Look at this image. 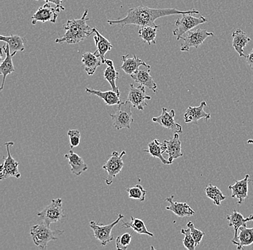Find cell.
Listing matches in <instances>:
<instances>
[{"label":"cell","instance_id":"6da1fadb","mask_svg":"<svg viewBox=\"0 0 253 250\" xmlns=\"http://www.w3.org/2000/svg\"><path fill=\"white\" fill-rule=\"evenodd\" d=\"M199 11L192 9L189 11H181L175 8L156 9L150 8L145 6H138L128 9L126 17L118 20H107L110 25H121L122 28L126 25H136L137 27L152 26L160 28V25L155 21L161 17L170 15H185V14H199Z\"/></svg>","mask_w":253,"mask_h":250},{"label":"cell","instance_id":"7a4b0ae2","mask_svg":"<svg viewBox=\"0 0 253 250\" xmlns=\"http://www.w3.org/2000/svg\"><path fill=\"white\" fill-rule=\"evenodd\" d=\"M88 11L85 10L83 16L78 20H68L66 24L63 26L66 30V33L63 37L57 39L55 43L57 44H79L84 41L86 38L91 36L94 32V29L86 24Z\"/></svg>","mask_w":253,"mask_h":250},{"label":"cell","instance_id":"3957f363","mask_svg":"<svg viewBox=\"0 0 253 250\" xmlns=\"http://www.w3.org/2000/svg\"><path fill=\"white\" fill-rule=\"evenodd\" d=\"M63 233L64 232L62 230H52L44 223L31 228V235L33 242L41 250H45L49 242L58 240Z\"/></svg>","mask_w":253,"mask_h":250},{"label":"cell","instance_id":"277c9868","mask_svg":"<svg viewBox=\"0 0 253 250\" xmlns=\"http://www.w3.org/2000/svg\"><path fill=\"white\" fill-rule=\"evenodd\" d=\"M62 203L63 200L61 199H53L50 205L38 213V216L42 220V223L50 227L52 224L58 222L66 218Z\"/></svg>","mask_w":253,"mask_h":250},{"label":"cell","instance_id":"5b68a950","mask_svg":"<svg viewBox=\"0 0 253 250\" xmlns=\"http://www.w3.org/2000/svg\"><path fill=\"white\" fill-rule=\"evenodd\" d=\"M132 104L126 100L118 105V109L115 113L110 114L113 125L116 129H130L131 124L134 122L132 118Z\"/></svg>","mask_w":253,"mask_h":250},{"label":"cell","instance_id":"8992f818","mask_svg":"<svg viewBox=\"0 0 253 250\" xmlns=\"http://www.w3.org/2000/svg\"><path fill=\"white\" fill-rule=\"evenodd\" d=\"M208 22L206 17L200 16L196 17L192 16L191 14H185L182 15L181 18L178 19L175 21V26L176 28L173 31V36L177 37V40H180L181 37L185 34V33L191 31L193 28L197 27V25L203 24V23Z\"/></svg>","mask_w":253,"mask_h":250},{"label":"cell","instance_id":"52a82bcc","mask_svg":"<svg viewBox=\"0 0 253 250\" xmlns=\"http://www.w3.org/2000/svg\"><path fill=\"white\" fill-rule=\"evenodd\" d=\"M213 36L214 33L207 31V30L201 29V28H197L194 31H189L186 36H182L180 39L183 41L180 50L184 52L189 51L191 47L198 49L205 42L207 38Z\"/></svg>","mask_w":253,"mask_h":250},{"label":"cell","instance_id":"ba28073f","mask_svg":"<svg viewBox=\"0 0 253 250\" xmlns=\"http://www.w3.org/2000/svg\"><path fill=\"white\" fill-rule=\"evenodd\" d=\"M123 218H124V216L120 213L116 221L110 224H107V225L99 224V223L95 222L94 221H91L90 222V227L94 232L95 238L101 242V245L102 246H106L111 242L113 241L114 236L112 233V229Z\"/></svg>","mask_w":253,"mask_h":250},{"label":"cell","instance_id":"9c48e42d","mask_svg":"<svg viewBox=\"0 0 253 250\" xmlns=\"http://www.w3.org/2000/svg\"><path fill=\"white\" fill-rule=\"evenodd\" d=\"M126 154V151H123L121 153L113 151L110 159L103 165V170H105L108 174V178L105 179L106 184L107 186H111L112 184L114 179L123 170L124 167L123 157Z\"/></svg>","mask_w":253,"mask_h":250},{"label":"cell","instance_id":"30bf717a","mask_svg":"<svg viewBox=\"0 0 253 250\" xmlns=\"http://www.w3.org/2000/svg\"><path fill=\"white\" fill-rule=\"evenodd\" d=\"M7 149V156H3L4 163L0 167V180H3L10 178V177H15L16 178H20L21 177V174L18 170L19 163L12 157L10 153V147L13 146L14 143L12 142H6L4 144Z\"/></svg>","mask_w":253,"mask_h":250},{"label":"cell","instance_id":"8fae6325","mask_svg":"<svg viewBox=\"0 0 253 250\" xmlns=\"http://www.w3.org/2000/svg\"><path fill=\"white\" fill-rule=\"evenodd\" d=\"M61 7L55 6L53 7L50 3L46 2L42 7H39L37 12L32 17V24L36 25L38 22H50V23H56L58 14L61 12Z\"/></svg>","mask_w":253,"mask_h":250},{"label":"cell","instance_id":"7c38bea8","mask_svg":"<svg viewBox=\"0 0 253 250\" xmlns=\"http://www.w3.org/2000/svg\"><path fill=\"white\" fill-rule=\"evenodd\" d=\"M147 100H151V97L147 96L145 86L142 85L134 86L132 84H130V89L126 100L132 104V107L142 111L144 107L148 105V103L145 102Z\"/></svg>","mask_w":253,"mask_h":250},{"label":"cell","instance_id":"4fadbf2b","mask_svg":"<svg viewBox=\"0 0 253 250\" xmlns=\"http://www.w3.org/2000/svg\"><path fill=\"white\" fill-rule=\"evenodd\" d=\"M175 115V110H171L170 112H169L167 108L163 107L162 114L160 116L153 117L152 120L155 123L161 125L163 127L171 130L175 133H180L181 134L183 132V129H182L181 125L175 122V119H174Z\"/></svg>","mask_w":253,"mask_h":250},{"label":"cell","instance_id":"5bb4252c","mask_svg":"<svg viewBox=\"0 0 253 250\" xmlns=\"http://www.w3.org/2000/svg\"><path fill=\"white\" fill-rule=\"evenodd\" d=\"M253 180L250 179V175H246L244 178L241 180L236 181L233 186H229V189L232 191V199H237L238 200L237 204H242L244 202L245 199L248 196V186L250 182Z\"/></svg>","mask_w":253,"mask_h":250},{"label":"cell","instance_id":"9a60e30c","mask_svg":"<svg viewBox=\"0 0 253 250\" xmlns=\"http://www.w3.org/2000/svg\"><path fill=\"white\" fill-rule=\"evenodd\" d=\"M1 49L4 50L6 56L4 60H3L1 65H0V73L1 75L3 76L2 83H1V89L2 90L4 89V83H5L6 77L9 74H12V73L15 72V67H14L13 61H12V58L15 56L17 52H13L11 53L10 49H9V46L7 44H4Z\"/></svg>","mask_w":253,"mask_h":250},{"label":"cell","instance_id":"2e32d148","mask_svg":"<svg viewBox=\"0 0 253 250\" xmlns=\"http://www.w3.org/2000/svg\"><path fill=\"white\" fill-rule=\"evenodd\" d=\"M206 106H207V102L205 101H202L201 102L200 105L197 106V107L189 106L184 114L185 123L197 122L199 120L202 119V118L205 119L206 121H208L209 119H210L211 115L205 111Z\"/></svg>","mask_w":253,"mask_h":250},{"label":"cell","instance_id":"e0dca14e","mask_svg":"<svg viewBox=\"0 0 253 250\" xmlns=\"http://www.w3.org/2000/svg\"><path fill=\"white\" fill-rule=\"evenodd\" d=\"M93 29H94V32L96 33L94 36V41L96 47V50L94 52V54L102 59V64H105L107 60L105 58L106 53L112 50L113 47L110 41L101 35L96 28H93Z\"/></svg>","mask_w":253,"mask_h":250},{"label":"cell","instance_id":"ac0fdd59","mask_svg":"<svg viewBox=\"0 0 253 250\" xmlns=\"http://www.w3.org/2000/svg\"><path fill=\"white\" fill-rule=\"evenodd\" d=\"M166 145V153L169 156V162L173 163L174 159L183 156V152L181 150V142L179 139L178 133H175L174 137L170 140H164Z\"/></svg>","mask_w":253,"mask_h":250},{"label":"cell","instance_id":"d6986e66","mask_svg":"<svg viewBox=\"0 0 253 250\" xmlns=\"http://www.w3.org/2000/svg\"><path fill=\"white\" fill-rule=\"evenodd\" d=\"M122 61L123 64L119 68V69H122L125 73L129 75H132L136 71L138 70L140 66H144L148 69H150L151 66L149 64L142 61L140 58H138L135 54H134L132 58H129V54L122 56Z\"/></svg>","mask_w":253,"mask_h":250},{"label":"cell","instance_id":"ffe728a7","mask_svg":"<svg viewBox=\"0 0 253 250\" xmlns=\"http://www.w3.org/2000/svg\"><path fill=\"white\" fill-rule=\"evenodd\" d=\"M173 198V196L166 198V201L169 203L166 208V210H170L174 214L181 218L191 216L195 214V211L186 202H174Z\"/></svg>","mask_w":253,"mask_h":250},{"label":"cell","instance_id":"44dd1931","mask_svg":"<svg viewBox=\"0 0 253 250\" xmlns=\"http://www.w3.org/2000/svg\"><path fill=\"white\" fill-rule=\"evenodd\" d=\"M150 69H148L147 70L138 69L134 74L130 75V77L134 82H137L139 85H143L148 89L151 90L153 93H156L158 92L157 85L153 80V77L150 76Z\"/></svg>","mask_w":253,"mask_h":250},{"label":"cell","instance_id":"7402d4cb","mask_svg":"<svg viewBox=\"0 0 253 250\" xmlns=\"http://www.w3.org/2000/svg\"><path fill=\"white\" fill-rule=\"evenodd\" d=\"M64 157L69 160L71 172L77 176H80L83 172L88 170V165L84 159L77 153H74L72 150H70L69 153L65 154Z\"/></svg>","mask_w":253,"mask_h":250},{"label":"cell","instance_id":"603a6c76","mask_svg":"<svg viewBox=\"0 0 253 250\" xmlns=\"http://www.w3.org/2000/svg\"><path fill=\"white\" fill-rule=\"evenodd\" d=\"M227 219L229 221V226L233 227L235 229V237L232 240V243L237 241V236H238V230L242 226L247 227V223L248 221H253V214H251L249 217L244 218L241 213L234 210L231 214L227 215Z\"/></svg>","mask_w":253,"mask_h":250},{"label":"cell","instance_id":"cb8c5ba5","mask_svg":"<svg viewBox=\"0 0 253 250\" xmlns=\"http://www.w3.org/2000/svg\"><path fill=\"white\" fill-rule=\"evenodd\" d=\"M232 47L240 57H245L244 49L251 39L247 33L240 29H237L232 33Z\"/></svg>","mask_w":253,"mask_h":250},{"label":"cell","instance_id":"d4e9b609","mask_svg":"<svg viewBox=\"0 0 253 250\" xmlns=\"http://www.w3.org/2000/svg\"><path fill=\"white\" fill-rule=\"evenodd\" d=\"M86 92L88 94L94 95L100 98L105 102L106 105L109 106L119 105L123 102L120 100V96L113 90L102 92L101 90L93 89V88H86Z\"/></svg>","mask_w":253,"mask_h":250},{"label":"cell","instance_id":"484cf974","mask_svg":"<svg viewBox=\"0 0 253 250\" xmlns=\"http://www.w3.org/2000/svg\"><path fill=\"white\" fill-rule=\"evenodd\" d=\"M82 62L88 75H94L96 69L102 64V59L91 52H86L82 55Z\"/></svg>","mask_w":253,"mask_h":250},{"label":"cell","instance_id":"4316f807","mask_svg":"<svg viewBox=\"0 0 253 250\" xmlns=\"http://www.w3.org/2000/svg\"><path fill=\"white\" fill-rule=\"evenodd\" d=\"M148 150H143L144 152L149 153L153 157L158 158L163 164H170L169 160L166 159L163 156V153L166 151V145L165 142L161 143L158 139H154L152 142H150L148 145Z\"/></svg>","mask_w":253,"mask_h":250},{"label":"cell","instance_id":"83f0119b","mask_svg":"<svg viewBox=\"0 0 253 250\" xmlns=\"http://www.w3.org/2000/svg\"><path fill=\"white\" fill-rule=\"evenodd\" d=\"M105 64H107V67L104 72V78L110 84L112 90L120 96V90L116 85V80L119 79V73L115 69L113 61L111 59H107Z\"/></svg>","mask_w":253,"mask_h":250},{"label":"cell","instance_id":"f1b7e54d","mask_svg":"<svg viewBox=\"0 0 253 250\" xmlns=\"http://www.w3.org/2000/svg\"><path fill=\"white\" fill-rule=\"evenodd\" d=\"M240 230V232L237 236V241L233 243L237 245L238 250L244 249L245 247L250 246L253 244V227L242 226Z\"/></svg>","mask_w":253,"mask_h":250},{"label":"cell","instance_id":"f546056e","mask_svg":"<svg viewBox=\"0 0 253 250\" xmlns=\"http://www.w3.org/2000/svg\"><path fill=\"white\" fill-rule=\"evenodd\" d=\"M122 227L124 229H132L134 232L138 234H146L150 237H154L153 234L147 229L146 226L142 220L134 218L133 216H131L130 221L123 223Z\"/></svg>","mask_w":253,"mask_h":250},{"label":"cell","instance_id":"4dcf8cb0","mask_svg":"<svg viewBox=\"0 0 253 250\" xmlns=\"http://www.w3.org/2000/svg\"><path fill=\"white\" fill-rule=\"evenodd\" d=\"M0 40L4 41L9 46L10 51H23L25 50L24 39L17 35L9 36H0Z\"/></svg>","mask_w":253,"mask_h":250},{"label":"cell","instance_id":"1f68e13d","mask_svg":"<svg viewBox=\"0 0 253 250\" xmlns=\"http://www.w3.org/2000/svg\"><path fill=\"white\" fill-rule=\"evenodd\" d=\"M158 28H159L152 26L141 27L139 29V36L148 45H151L152 44H156Z\"/></svg>","mask_w":253,"mask_h":250},{"label":"cell","instance_id":"d6a6232c","mask_svg":"<svg viewBox=\"0 0 253 250\" xmlns=\"http://www.w3.org/2000/svg\"><path fill=\"white\" fill-rule=\"evenodd\" d=\"M205 192L207 197L211 199L213 203L217 206H220L221 201L227 199L217 186H212L211 184L206 188Z\"/></svg>","mask_w":253,"mask_h":250},{"label":"cell","instance_id":"836d02e7","mask_svg":"<svg viewBox=\"0 0 253 250\" xmlns=\"http://www.w3.org/2000/svg\"><path fill=\"white\" fill-rule=\"evenodd\" d=\"M126 191L129 194V199L145 201L147 191L141 185L137 184L132 188H126Z\"/></svg>","mask_w":253,"mask_h":250},{"label":"cell","instance_id":"e575fe53","mask_svg":"<svg viewBox=\"0 0 253 250\" xmlns=\"http://www.w3.org/2000/svg\"><path fill=\"white\" fill-rule=\"evenodd\" d=\"M132 241V236L126 233L116 239V248L119 250H126Z\"/></svg>","mask_w":253,"mask_h":250},{"label":"cell","instance_id":"d590c367","mask_svg":"<svg viewBox=\"0 0 253 250\" xmlns=\"http://www.w3.org/2000/svg\"><path fill=\"white\" fill-rule=\"evenodd\" d=\"M181 233L185 236L183 240V245L185 248L189 250H194L196 248L195 241L191 234V229L189 227L186 229H181Z\"/></svg>","mask_w":253,"mask_h":250},{"label":"cell","instance_id":"8d00e7d4","mask_svg":"<svg viewBox=\"0 0 253 250\" xmlns=\"http://www.w3.org/2000/svg\"><path fill=\"white\" fill-rule=\"evenodd\" d=\"M186 226L191 229V236H192L194 241H195L196 246H198L202 242V239H203L204 236H205V232H202V231L199 230L197 228H195L194 224L191 221H189Z\"/></svg>","mask_w":253,"mask_h":250},{"label":"cell","instance_id":"74e56055","mask_svg":"<svg viewBox=\"0 0 253 250\" xmlns=\"http://www.w3.org/2000/svg\"><path fill=\"white\" fill-rule=\"evenodd\" d=\"M68 135L70 138L71 149L78 147L81 142V133L79 130L71 129L68 131Z\"/></svg>","mask_w":253,"mask_h":250},{"label":"cell","instance_id":"f35d334b","mask_svg":"<svg viewBox=\"0 0 253 250\" xmlns=\"http://www.w3.org/2000/svg\"><path fill=\"white\" fill-rule=\"evenodd\" d=\"M245 60H246L248 64L252 68L253 70V49L248 55L245 56Z\"/></svg>","mask_w":253,"mask_h":250},{"label":"cell","instance_id":"ab89813d","mask_svg":"<svg viewBox=\"0 0 253 250\" xmlns=\"http://www.w3.org/2000/svg\"><path fill=\"white\" fill-rule=\"evenodd\" d=\"M36 1H39V0H36ZM44 1L48 3H53L55 6H58L62 10H65V7L62 5L63 0H44Z\"/></svg>","mask_w":253,"mask_h":250},{"label":"cell","instance_id":"60d3db41","mask_svg":"<svg viewBox=\"0 0 253 250\" xmlns=\"http://www.w3.org/2000/svg\"><path fill=\"white\" fill-rule=\"evenodd\" d=\"M248 144H252L253 145V139H249V140L248 141Z\"/></svg>","mask_w":253,"mask_h":250}]
</instances>
